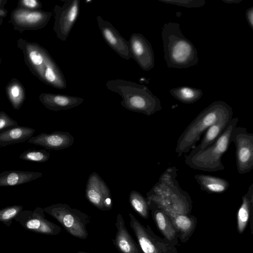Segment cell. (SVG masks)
<instances>
[{
	"instance_id": "1",
	"label": "cell",
	"mask_w": 253,
	"mask_h": 253,
	"mask_svg": "<svg viewBox=\"0 0 253 253\" xmlns=\"http://www.w3.org/2000/svg\"><path fill=\"white\" fill-rule=\"evenodd\" d=\"M177 170L175 167L168 168L147 192L146 198L148 203L155 205L169 217L187 214L191 207L189 194L180 188L176 179Z\"/></svg>"
},
{
	"instance_id": "2",
	"label": "cell",
	"mask_w": 253,
	"mask_h": 253,
	"mask_svg": "<svg viewBox=\"0 0 253 253\" xmlns=\"http://www.w3.org/2000/svg\"><path fill=\"white\" fill-rule=\"evenodd\" d=\"M162 38L168 68L184 69L198 64V51L183 35L179 23H166L162 28Z\"/></svg>"
},
{
	"instance_id": "3",
	"label": "cell",
	"mask_w": 253,
	"mask_h": 253,
	"mask_svg": "<svg viewBox=\"0 0 253 253\" xmlns=\"http://www.w3.org/2000/svg\"><path fill=\"white\" fill-rule=\"evenodd\" d=\"M17 45L23 53L26 65L38 79L56 88L66 86L63 73L46 49L22 38L17 40Z\"/></svg>"
},
{
	"instance_id": "4",
	"label": "cell",
	"mask_w": 253,
	"mask_h": 253,
	"mask_svg": "<svg viewBox=\"0 0 253 253\" xmlns=\"http://www.w3.org/2000/svg\"><path fill=\"white\" fill-rule=\"evenodd\" d=\"M233 115L232 107L224 101L212 102L196 117L178 138L175 148L178 157L193 149L210 126L225 119L233 118Z\"/></svg>"
},
{
	"instance_id": "5",
	"label": "cell",
	"mask_w": 253,
	"mask_h": 253,
	"mask_svg": "<svg viewBox=\"0 0 253 253\" xmlns=\"http://www.w3.org/2000/svg\"><path fill=\"white\" fill-rule=\"evenodd\" d=\"M106 87L121 96V105L127 110L150 116L162 109L159 98L145 85L115 79L108 80Z\"/></svg>"
},
{
	"instance_id": "6",
	"label": "cell",
	"mask_w": 253,
	"mask_h": 253,
	"mask_svg": "<svg viewBox=\"0 0 253 253\" xmlns=\"http://www.w3.org/2000/svg\"><path fill=\"white\" fill-rule=\"evenodd\" d=\"M238 121V118H232L224 131L213 143L202 150L190 151L185 157L186 164L192 169L206 171L215 172L225 169L221 162L222 157L231 143V134Z\"/></svg>"
},
{
	"instance_id": "7",
	"label": "cell",
	"mask_w": 253,
	"mask_h": 253,
	"mask_svg": "<svg viewBox=\"0 0 253 253\" xmlns=\"http://www.w3.org/2000/svg\"><path fill=\"white\" fill-rule=\"evenodd\" d=\"M44 211L56 219L71 235L81 239L88 236L86 226L90 216L66 204L57 203L43 208Z\"/></svg>"
},
{
	"instance_id": "8",
	"label": "cell",
	"mask_w": 253,
	"mask_h": 253,
	"mask_svg": "<svg viewBox=\"0 0 253 253\" xmlns=\"http://www.w3.org/2000/svg\"><path fill=\"white\" fill-rule=\"evenodd\" d=\"M235 146L236 165L240 174L250 172L253 169V134L246 128L236 126L231 136Z\"/></svg>"
},
{
	"instance_id": "9",
	"label": "cell",
	"mask_w": 253,
	"mask_h": 253,
	"mask_svg": "<svg viewBox=\"0 0 253 253\" xmlns=\"http://www.w3.org/2000/svg\"><path fill=\"white\" fill-rule=\"evenodd\" d=\"M80 9V0H66L62 6L58 5L54 6L53 30L61 41H65L68 37L78 18Z\"/></svg>"
},
{
	"instance_id": "10",
	"label": "cell",
	"mask_w": 253,
	"mask_h": 253,
	"mask_svg": "<svg viewBox=\"0 0 253 253\" xmlns=\"http://www.w3.org/2000/svg\"><path fill=\"white\" fill-rule=\"evenodd\" d=\"M43 208H36L34 211L22 210L14 218L25 229L40 234L56 235L61 228L47 220Z\"/></svg>"
},
{
	"instance_id": "11",
	"label": "cell",
	"mask_w": 253,
	"mask_h": 253,
	"mask_svg": "<svg viewBox=\"0 0 253 253\" xmlns=\"http://www.w3.org/2000/svg\"><path fill=\"white\" fill-rule=\"evenodd\" d=\"M52 13L39 10L17 7L12 11L10 20L15 30H37L44 28L48 23Z\"/></svg>"
},
{
	"instance_id": "12",
	"label": "cell",
	"mask_w": 253,
	"mask_h": 253,
	"mask_svg": "<svg viewBox=\"0 0 253 253\" xmlns=\"http://www.w3.org/2000/svg\"><path fill=\"white\" fill-rule=\"evenodd\" d=\"M85 197L93 206L101 211H109L113 207L110 190L95 172L89 176L85 187Z\"/></svg>"
},
{
	"instance_id": "13",
	"label": "cell",
	"mask_w": 253,
	"mask_h": 253,
	"mask_svg": "<svg viewBox=\"0 0 253 253\" xmlns=\"http://www.w3.org/2000/svg\"><path fill=\"white\" fill-rule=\"evenodd\" d=\"M132 58L144 71H148L155 66L154 53L148 40L141 34L133 33L128 41Z\"/></svg>"
},
{
	"instance_id": "14",
	"label": "cell",
	"mask_w": 253,
	"mask_h": 253,
	"mask_svg": "<svg viewBox=\"0 0 253 253\" xmlns=\"http://www.w3.org/2000/svg\"><path fill=\"white\" fill-rule=\"evenodd\" d=\"M96 20L102 37L110 47L122 58L126 60L131 58L128 42L110 22L101 16H97Z\"/></svg>"
},
{
	"instance_id": "15",
	"label": "cell",
	"mask_w": 253,
	"mask_h": 253,
	"mask_svg": "<svg viewBox=\"0 0 253 253\" xmlns=\"http://www.w3.org/2000/svg\"><path fill=\"white\" fill-rule=\"evenodd\" d=\"M130 226L137 238L139 246L143 253H162V244L148 225L145 227L129 213Z\"/></svg>"
},
{
	"instance_id": "16",
	"label": "cell",
	"mask_w": 253,
	"mask_h": 253,
	"mask_svg": "<svg viewBox=\"0 0 253 253\" xmlns=\"http://www.w3.org/2000/svg\"><path fill=\"white\" fill-rule=\"evenodd\" d=\"M74 142L73 136L69 132L56 131L47 133L42 132L32 136L28 142L44 147L46 149L60 150L72 146Z\"/></svg>"
},
{
	"instance_id": "17",
	"label": "cell",
	"mask_w": 253,
	"mask_h": 253,
	"mask_svg": "<svg viewBox=\"0 0 253 253\" xmlns=\"http://www.w3.org/2000/svg\"><path fill=\"white\" fill-rule=\"evenodd\" d=\"M39 98L47 109L53 111L69 110L84 101V99L81 97L52 93H41Z\"/></svg>"
},
{
	"instance_id": "18",
	"label": "cell",
	"mask_w": 253,
	"mask_h": 253,
	"mask_svg": "<svg viewBox=\"0 0 253 253\" xmlns=\"http://www.w3.org/2000/svg\"><path fill=\"white\" fill-rule=\"evenodd\" d=\"M115 225L117 232L112 241L117 250L120 253H141L138 246L127 231L121 213L117 215Z\"/></svg>"
},
{
	"instance_id": "19",
	"label": "cell",
	"mask_w": 253,
	"mask_h": 253,
	"mask_svg": "<svg viewBox=\"0 0 253 253\" xmlns=\"http://www.w3.org/2000/svg\"><path fill=\"white\" fill-rule=\"evenodd\" d=\"M42 176L37 171L8 170L0 173V187H10L25 184Z\"/></svg>"
},
{
	"instance_id": "20",
	"label": "cell",
	"mask_w": 253,
	"mask_h": 253,
	"mask_svg": "<svg viewBox=\"0 0 253 253\" xmlns=\"http://www.w3.org/2000/svg\"><path fill=\"white\" fill-rule=\"evenodd\" d=\"M35 132L33 128L19 126L0 131V147L28 141Z\"/></svg>"
},
{
	"instance_id": "21",
	"label": "cell",
	"mask_w": 253,
	"mask_h": 253,
	"mask_svg": "<svg viewBox=\"0 0 253 253\" xmlns=\"http://www.w3.org/2000/svg\"><path fill=\"white\" fill-rule=\"evenodd\" d=\"M194 178L200 185L201 189L209 194L224 193L230 186L226 179L211 175L196 174Z\"/></svg>"
},
{
	"instance_id": "22",
	"label": "cell",
	"mask_w": 253,
	"mask_h": 253,
	"mask_svg": "<svg viewBox=\"0 0 253 253\" xmlns=\"http://www.w3.org/2000/svg\"><path fill=\"white\" fill-rule=\"evenodd\" d=\"M232 118L225 119L210 126L204 133L200 144L190 151L195 152L202 150L213 143L224 131Z\"/></svg>"
},
{
	"instance_id": "23",
	"label": "cell",
	"mask_w": 253,
	"mask_h": 253,
	"mask_svg": "<svg viewBox=\"0 0 253 253\" xmlns=\"http://www.w3.org/2000/svg\"><path fill=\"white\" fill-rule=\"evenodd\" d=\"M148 204L149 208L152 210L154 219L159 230L168 240H173L175 237L176 231L168 216L153 204Z\"/></svg>"
},
{
	"instance_id": "24",
	"label": "cell",
	"mask_w": 253,
	"mask_h": 253,
	"mask_svg": "<svg viewBox=\"0 0 253 253\" xmlns=\"http://www.w3.org/2000/svg\"><path fill=\"white\" fill-rule=\"evenodd\" d=\"M253 201V184L249 187L247 193L242 197V204L237 212V229L242 233L249 221Z\"/></svg>"
},
{
	"instance_id": "25",
	"label": "cell",
	"mask_w": 253,
	"mask_h": 253,
	"mask_svg": "<svg viewBox=\"0 0 253 253\" xmlns=\"http://www.w3.org/2000/svg\"><path fill=\"white\" fill-rule=\"evenodd\" d=\"M5 92L13 108L19 110L26 98L25 89L22 84L17 79L13 78L7 84Z\"/></svg>"
},
{
	"instance_id": "26",
	"label": "cell",
	"mask_w": 253,
	"mask_h": 253,
	"mask_svg": "<svg viewBox=\"0 0 253 253\" xmlns=\"http://www.w3.org/2000/svg\"><path fill=\"white\" fill-rule=\"evenodd\" d=\"M170 94L176 100L184 104H193L203 96V91L197 88L181 86L171 89Z\"/></svg>"
},
{
	"instance_id": "27",
	"label": "cell",
	"mask_w": 253,
	"mask_h": 253,
	"mask_svg": "<svg viewBox=\"0 0 253 253\" xmlns=\"http://www.w3.org/2000/svg\"><path fill=\"white\" fill-rule=\"evenodd\" d=\"M129 202L132 208L142 218L147 219L149 216V206L147 201L138 192L132 190L129 195Z\"/></svg>"
},
{
	"instance_id": "28",
	"label": "cell",
	"mask_w": 253,
	"mask_h": 253,
	"mask_svg": "<svg viewBox=\"0 0 253 253\" xmlns=\"http://www.w3.org/2000/svg\"><path fill=\"white\" fill-rule=\"evenodd\" d=\"M169 218L171 219L173 227L183 235L189 234L194 228L193 219L187 214H177Z\"/></svg>"
},
{
	"instance_id": "29",
	"label": "cell",
	"mask_w": 253,
	"mask_h": 253,
	"mask_svg": "<svg viewBox=\"0 0 253 253\" xmlns=\"http://www.w3.org/2000/svg\"><path fill=\"white\" fill-rule=\"evenodd\" d=\"M19 157L24 161L44 163L49 160L50 153L48 151L43 149H29L23 152Z\"/></svg>"
},
{
	"instance_id": "30",
	"label": "cell",
	"mask_w": 253,
	"mask_h": 253,
	"mask_svg": "<svg viewBox=\"0 0 253 253\" xmlns=\"http://www.w3.org/2000/svg\"><path fill=\"white\" fill-rule=\"evenodd\" d=\"M23 207L20 205H12L0 210V221L7 226H10L13 219L22 211Z\"/></svg>"
},
{
	"instance_id": "31",
	"label": "cell",
	"mask_w": 253,
	"mask_h": 253,
	"mask_svg": "<svg viewBox=\"0 0 253 253\" xmlns=\"http://www.w3.org/2000/svg\"><path fill=\"white\" fill-rule=\"evenodd\" d=\"M159 1L186 8H198L204 6V0H158Z\"/></svg>"
},
{
	"instance_id": "32",
	"label": "cell",
	"mask_w": 253,
	"mask_h": 253,
	"mask_svg": "<svg viewBox=\"0 0 253 253\" xmlns=\"http://www.w3.org/2000/svg\"><path fill=\"white\" fill-rule=\"evenodd\" d=\"M18 126L15 120L10 117L5 112L0 111V131Z\"/></svg>"
},
{
	"instance_id": "33",
	"label": "cell",
	"mask_w": 253,
	"mask_h": 253,
	"mask_svg": "<svg viewBox=\"0 0 253 253\" xmlns=\"http://www.w3.org/2000/svg\"><path fill=\"white\" fill-rule=\"evenodd\" d=\"M17 7L30 10H39L42 7V4L37 0H21L18 1Z\"/></svg>"
},
{
	"instance_id": "34",
	"label": "cell",
	"mask_w": 253,
	"mask_h": 253,
	"mask_svg": "<svg viewBox=\"0 0 253 253\" xmlns=\"http://www.w3.org/2000/svg\"><path fill=\"white\" fill-rule=\"evenodd\" d=\"M245 16L249 25L253 29V6L246 10Z\"/></svg>"
},
{
	"instance_id": "35",
	"label": "cell",
	"mask_w": 253,
	"mask_h": 253,
	"mask_svg": "<svg viewBox=\"0 0 253 253\" xmlns=\"http://www.w3.org/2000/svg\"><path fill=\"white\" fill-rule=\"evenodd\" d=\"M7 13V11L3 7L0 8V18H2L5 17Z\"/></svg>"
},
{
	"instance_id": "36",
	"label": "cell",
	"mask_w": 253,
	"mask_h": 253,
	"mask_svg": "<svg viewBox=\"0 0 253 253\" xmlns=\"http://www.w3.org/2000/svg\"><path fill=\"white\" fill-rule=\"evenodd\" d=\"M242 0H222V1L227 4L238 3Z\"/></svg>"
},
{
	"instance_id": "37",
	"label": "cell",
	"mask_w": 253,
	"mask_h": 253,
	"mask_svg": "<svg viewBox=\"0 0 253 253\" xmlns=\"http://www.w3.org/2000/svg\"><path fill=\"white\" fill-rule=\"evenodd\" d=\"M6 0H0V8L3 7L4 5L5 4V2H6Z\"/></svg>"
},
{
	"instance_id": "38",
	"label": "cell",
	"mask_w": 253,
	"mask_h": 253,
	"mask_svg": "<svg viewBox=\"0 0 253 253\" xmlns=\"http://www.w3.org/2000/svg\"><path fill=\"white\" fill-rule=\"evenodd\" d=\"M78 253H87V252H84L82 251H79Z\"/></svg>"
},
{
	"instance_id": "39",
	"label": "cell",
	"mask_w": 253,
	"mask_h": 253,
	"mask_svg": "<svg viewBox=\"0 0 253 253\" xmlns=\"http://www.w3.org/2000/svg\"><path fill=\"white\" fill-rule=\"evenodd\" d=\"M1 63V58H0V64Z\"/></svg>"
}]
</instances>
